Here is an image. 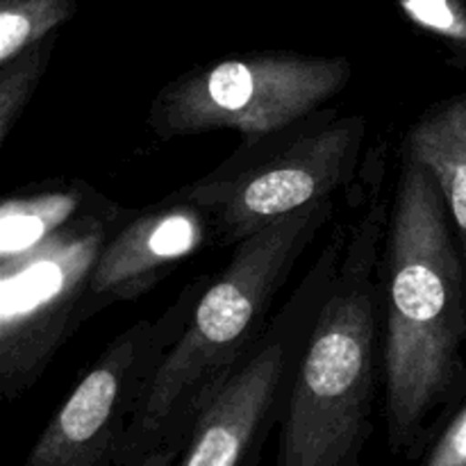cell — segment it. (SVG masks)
I'll use <instances>...</instances> for the list:
<instances>
[{
  "instance_id": "1",
  "label": "cell",
  "mask_w": 466,
  "mask_h": 466,
  "mask_svg": "<svg viewBox=\"0 0 466 466\" xmlns=\"http://www.w3.org/2000/svg\"><path fill=\"white\" fill-rule=\"evenodd\" d=\"M466 268L444 194L403 150L382 255V387L387 444L423 453L466 396Z\"/></svg>"
},
{
  "instance_id": "2",
  "label": "cell",
  "mask_w": 466,
  "mask_h": 466,
  "mask_svg": "<svg viewBox=\"0 0 466 466\" xmlns=\"http://www.w3.org/2000/svg\"><path fill=\"white\" fill-rule=\"evenodd\" d=\"M391 205L380 180L346 226L280 417L276 466H360L382 371V250Z\"/></svg>"
},
{
  "instance_id": "3",
  "label": "cell",
  "mask_w": 466,
  "mask_h": 466,
  "mask_svg": "<svg viewBox=\"0 0 466 466\" xmlns=\"http://www.w3.org/2000/svg\"><path fill=\"white\" fill-rule=\"evenodd\" d=\"M332 214L335 198H323L235 246L226 268L205 287L180 341L159 364L127 432L121 466L164 444H185L205 405L259 344L278 291Z\"/></svg>"
},
{
  "instance_id": "4",
  "label": "cell",
  "mask_w": 466,
  "mask_h": 466,
  "mask_svg": "<svg viewBox=\"0 0 466 466\" xmlns=\"http://www.w3.org/2000/svg\"><path fill=\"white\" fill-rule=\"evenodd\" d=\"M346 57L253 55L194 68L168 82L150 107L159 139L237 130L267 139L314 116L350 80Z\"/></svg>"
},
{
  "instance_id": "5",
  "label": "cell",
  "mask_w": 466,
  "mask_h": 466,
  "mask_svg": "<svg viewBox=\"0 0 466 466\" xmlns=\"http://www.w3.org/2000/svg\"><path fill=\"white\" fill-rule=\"evenodd\" d=\"M126 212L100 200L32 253L0 264V394L16 400L80 328L91 271Z\"/></svg>"
},
{
  "instance_id": "6",
  "label": "cell",
  "mask_w": 466,
  "mask_h": 466,
  "mask_svg": "<svg viewBox=\"0 0 466 466\" xmlns=\"http://www.w3.org/2000/svg\"><path fill=\"white\" fill-rule=\"evenodd\" d=\"M208 285L209 276L196 278L162 314L123 330L55 410L23 466H121L141 400Z\"/></svg>"
},
{
  "instance_id": "7",
  "label": "cell",
  "mask_w": 466,
  "mask_h": 466,
  "mask_svg": "<svg viewBox=\"0 0 466 466\" xmlns=\"http://www.w3.org/2000/svg\"><path fill=\"white\" fill-rule=\"evenodd\" d=\"M344 239L346 228L335 230L312 271L271 317L248 360L205 405L176 466H258L268 432L280 423L294 371L339 262Z\"/></svg>"
},
{
  "instance_id": "8",
  "label": "cell",
  "mask_w": 466,
  "mask_h": 466,
  "mask_svg": "<svg viewBox=\"0 0 466 466\" xmlns=\"http://www.w3.org/2000/svg\"><path fill=\"white\" fill-rule=\"evenodd\" d=\"M367 121L346 116L308 130L276 148L232 159L223 171L196 180L176 194L209 214L214 241L237 246L278 218L335 198L355 176L364 150Z\"/></svg>"
},
{
  "instance_id": "9",
  "label": "cell",
  "mask_w": 466,
  "mask_h": 466,
  "mask_svg": "<svg viewBox=\"0 0 466 466\" xmlns=\"http://www.w3.org/2000/svg\"><path fill=\"white\" fill-rule=\"evenodd\" d=\"M212 237L209 214L180 194L127 217L96 259L80 308V326L112 305L144 296Z\"/></svg>"
},
{
  "instance_id": "10",
  "label": "cell",
  "mask_w": 466,
  "mask_h": 466,
  "mask_svg": "<svg viewBox=\"0 0 466 466\" xmlns=\"http://www.w3.org/2000/svg\"><path fill=\"white\" fill-rule=\"evenodd\" d=\"M403 150L426 164L435 176L466 268V96L428 109L410 127Z\"/></svg>"
},
{
  "instance_id": "11",
  "label": "cell",
  "mask_w": 466,
  "mask_h": 466,
  "mask_svg": "<svg viewBox=\"0 0 466 466\" xmlns=\"http://www.w3.org/2000/svg\"><path fill=\"white\" fill-rule=\"evenodd\" d=\"M91 205L80 187L12 196L0 209V264L14 262L76 221Z\"/></svg>"
},
{
  "instance_id": "12",
  "label": "cell",
  "mask_w": 466,
  "mask_h": 466,
  "mask_svg": "<svg viewBox=\"0 0 466 466\" xmlns=\"http://www.w3.org/2000/svg\"><path fill=\"white\" fill-rule=\"evenodd\" d=\"M76 14V0H0V64L50 39Z\"/></svg>"
},
{
  "instance_id": "13",
  "label": "cell",
  "mask_w": 466,
  "mask_h": 466,
  "mask_svg": "<svg viewBox=\"0 0 466 466\" xmlns=\"http://www.w3.org/2000/svg\"><path fill=\"white\" fill-rule=\"evenodd\" d=\"M53 41L55 36H50L18 57L0 64V141L3 144L9 139V132L14 130L23 109L36 91L53 53Z\"/></svg>"
},
{
  "instance_id": "14",
  "label": "cell",
  "mask_w": 466,
  "mask_h": 466,
  "mask_svg": "<svg viewBox=\"0 0 466 466\" xmlns=\"http://www.w3.org/2000/svg\"><path fill=\"white\" fill-rule=\"evenodd\" d=\"M403 7L419 25L449 39L466 55V0H403Z\"/></svg>"
},
{
  "instance_id": "15",
  "label": "cell",
  "mask_w": 466,
  "mask_h": 466,
  "mask_svg": "<svg viewBox=\"0 0 466 466\" xmlns=\"http://www.w3.org/2000/svg\"><path fill=\"white\" fill-rule=\"evenodd\" d=\"M417 466H466V396L444 419Z\"/></svg>"
},
{
  "instance_id": "16",
  "label": "cell",
  "mask_w": 466,
  "mask_h": 466,
  "mask_svg": "<svg viewBox=\"0 0 466 466\" xmlns=\"http://www.w3.org/2000/svg\"><path fill=\"white\" fill-rule=\"evenodd\" d=\"M182 446L185 444H177V441H173V444H164L159 446V449H155L153 453L146 455V458H141L139 462L130 466H176L177 458H180L182 453Z\"/></svg>"
}]
</instances>
